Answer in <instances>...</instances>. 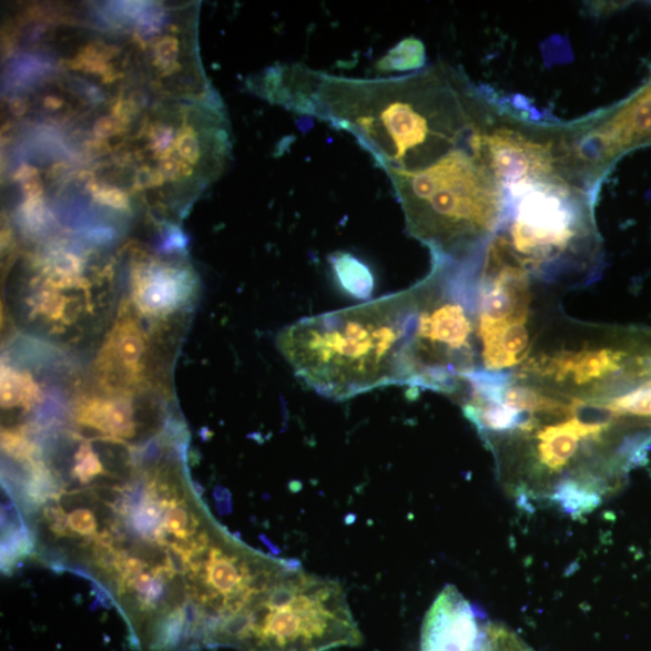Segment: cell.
Masks as SVG:
<instances>
[{
    "mask_svg": "<svg viewBox=\"0 0 651 651\" xmlns=\"http://www.w3.org/2000/svg\"><path fill=\"white\" fill-rule=\"evenodd\" d=\"M184 447L169 419L130 436L69 424L3 487L4 547L90 580L136 651L224 647L288 567L216 521Z\"/></svg>",
    "mask_w": 651,
    "mask_h": 651,
    "instance_id": "1",
    "label": "cell"
},
{
    "mask_svg": "<svg viewBox=\"0 0 651 651\" xmlns=\"http://www.w3.org/2000/svg\"><path fill=\"white\" fill-rule=\"evenodd\" d=\"M265 90L271 101L352 133L389 176L423 171L472 141L495 110L445 65L387 79L281 65L267 74Z\"/></svg>",
    "mask_w": 651,
    "mask_h": 651,
    "instance_id": "2",
    "label": "cell"
},
{
    "mask_svg": "<svg viewBox=\"0 0 651 651\" xmlns=\"http://www.w3.org/2000/svg\"><path fill=\"white\" fill-rule=\"evenodd\" d=\"M417 312V291L302 318L276 340L296 376L317 394L343 400L406 385V357Z\"/></svg>",
    "mask_w": 651,
    "mask_h": 651,
    "instance_id": "3",
    "label": "cell"
},
{
    "mask_svg": "<svg viewBox=\"0 0 651 651\" xmlns=\"http://www.w3.org/2000/svg\"><path fill=\"white\" fill-rule=\"evenodd\" d=\"M429 167L390 175L407 228L434 261L472 266L503 224L507 193L481 154V132Z\"/></svg>",
    "mask_w": 651,
    "mask_h": 651,
    "instance_id": "4",
    "label": "cell"
},
{
    "mask_svg": "<svg viewBox=\"0 0 651 651\" xmlns=\"http://www.w3.org/2000/svg\"><path fill=\"white\" fill-rule=\"evenodd\" d=\"M475 267L434 261L417 291L406 357V385L446 394L465 390L479 370Z\"/></svg>",
    "mask_w": 651,
    "mask_h": 651,
    "instance_id": "5",
    "label": "cell"
},
{
    "mask_svg": "<svg viewBox=\"0 0 651 651\" xmlns=\"http://www.w3.org/2000/svg\"><path fill=\"white\" fill-rule=\"evenodd\" d=\"M364 637L343 587L299 564L235 641L240 651H328Z\"/></svg>",
    "mask_w": 651,
    "mask_h": 651,
    "instance_id": "6",
    "label": "cell"
},
{
    "mask_svg": "<svg viewBox=\"0 0 651 651\" xmlns=\"http://www.w3.org/2000/svg\"><path fill=\"white\" fill-rule=\"evenodd\" d=\"M512 201L501 238L519 265L537 276L563 269L596 242L589 193L564 177L508 192Z\"/></svg>",
    "mask_w": 651,
    "mask_h": 651,
    "instance_id": "7",
    "label": "cell"
},
{
    "mask_svg": "<svg viewBox=\"0 0 651 651\" xmlns=\"http://www.w3.org/2000/svg\"><path fill=\"white\" fill-rule=\"evenodd\" d=\"M577 154L592 182L621 152L651 142V84L606 119L574 130Z\"/></svg>",
    "mask_w": 651,
    "mask_h": 651,
    "instance_id": "8",
    "label": "cell"
},
{
    "mask_svg": "<svg viewBox=\"0 0 651 651\" xmlns=\"http://www.w3.org/2000/svg\"><path fill=\"white\" fill-rule=\"evenodd\" d=\"M150 343L134 309L124 307L95 364L104 394L130 396L149 386Z\"/></svg>",
    "mask_w": 651,
    "mask_h": 651,
    "instance_id": "9",
    "label": "cell"
},
{
    "mask_svg": "<svg viewBox=\"0 0 651 651\" xmlns=\"http://www.w3.org/2000/svg\"><path fill=\"white\" fill-rule=\"evenodd\" d=\"M488 623L459 590L448 586L426 614L421 651H484Z\"/></svg>",
    "mask_w": 651,
    "mask_h": 651,
    "instance_id": "10",
    "label": "cell"
},
{
    "mask_svg": "<svg viewBox=\"0 0 651 651\" xmlns=\"http://www.w3.org/2000/svg\"><path fill=\"white\" fill-rule=\"evenodd\" d=\"M192 284L173 269L144 272L135 276L133 304L143 315L165 318L187 307Z\"/></svg>",
    "mask_w": 651,
    "mask_h": 651,
    "instance_id": "11",
    "label": "cell"
},
{
    "mask_svg": "<svg viewBox=\"0 0 651 651\" xmlns=\"http://www.w3.org/2000/svg\"><path fill=\"white\" fill-rule=\"evenodd\" d=\"M32 374L9 366L2 368V406L7 414L22 415L34 410L41 400ZM9 417V415H7Z\"/></svg>",
    "mask_w": 651,
    "mask_h": 651,
    "instance_id": "12",
    "label": "cell"
},
{
    "mask_svg": "<svg viewBox=\"0 0 651 651\" xmlns=\"http://www.w3.org/2000/svg\"><path fill=\"white\" fill-rule=\"evenodd\" d=\"M336 278L349 295L368 298L374 288L373 274L362 261L348 253H337L330 257Z\"/></svg>",
    "mask_w": 651,
    "mask_h": 651,
    "instance_id": "13",
    "label": "cell"
},
{
    "mask_svg": "<svg viewBox=\"0 0 651 651\" xmlns=\"http://www.w3.org/2000/svg\"><path fill=\"white\" fill-rule=\"evenodd\" d=\"M425 49L421 41L409 38L387 52L378 67L384 72H409L424 65Z\"/></svg>",
    "mask_w": 651,
    "mask_h": 651,
    "instance_id": "14",
    "label": "cell"
},
{
    "mask_svg": "<svg viewBox=\"0 0 651 651\" xmlns=\"http://www.w3.org/2000/svg\"><path fill=\"white\" fill-rule=\"evenodd\" d=\"M484 651H535L519 637L500 623H488Z\"/></svg>",
    "mask_w": 651,
    "mask_h": 651,
    "instance_id": "15",
    "label": "cell"
},
{
    "mask_svg": "<svg viewBox=\"0 0 651 651\" xmlns=\"http://www.w3.org/2000/svg\"><path fill=\"white\" fill-rule=\"evenodd\" d=\"M179 151L182 156L192 163H197L201 157L200 144L193 134H184L179 140Z\"/></svg>",
    "mask_w": 651,
    "mask_h": 651,
    "instance_id": "16",
    "label": "cell"
},
{
    "mask_svg": "<svg viewBox=\"0 0 651 651\" xmlns=\"http://www.w3.org/2000/svg\"><path fill=\"white\" fill-rule=\"evenodd\" d=\"M96 200L103 204L116 207V210H123L129 203L124 193L116 189L102 191L100 195H96Z\"/></svg>",
    "mask_w": 651,
    "mask_h": 651,
    "instance_id": "17",
    "label": "cell"
},
{
    "mask_svg": "<svg viewBox=\"0 0 651 651\" xmlns=\"http://www.w3.org/2000/svg\"><path fill=\"white\" fill-rule=\"evenodd\" d=\"M177 43L173 38L165 39L159 47V58L165 63L173 62L177 57Z\"/></svg>",
    "mask_w": 651,
    "mask_h": 651,
    "instance_id": "18",
    "label": "cell"
},
{
    "mask_svg": "<svg viewBox=\"0 0 651 651\" xmlns=\"http://www.w3.org/2000/svg\"><path fill=\"white\" fill-rule=\"evenodd\" d=\"M22 186L24 195L30 200H39L43 195L44 184L38 175L26 180Z\"/></svg>",
    "mask_w": 651,
    "mask_h": 651,
    "instance_id": "19",
    "label": "cell"
},
{
    "mask_svg": "<svg viewBox=\"0 0 651 651\" xmlns=\"http://www.w3.org/2000/svg\"><path fill=\"white\" fill-rule=\"evenodd\" d=\"M116 132V124L110 118H102L94 124V133L100 136H109Z\"/></svg>",
    "mask_w": 651,
    "mask_h": 651,
    "instance_id": "20",
    "label": "cell"
},
{
    "mask_svg": "<svg viewBox=\"0 0 651 651\" xmlns=\"http://www.w3.org/2000/svg\"><path fill=\"white\" fill-rule=\"evenodd\" d=\"M9 110L12 115L21 116L27 112V104L21 99H12L9 103Z\"/></svg>",
    "mask_w": 651,
    "mask_h": 651,
    "instance_id": "21",
    "label": "cell"
},
{
    "mask_svg": "<svg viewBox=\"0 0 651 651\" xmlns=\"http://www.w3.org/2000/svg\"><path fill=\"white\" fill-rule=\"evenodd\" d=\"M179 167L180 163H177L173 159L165 160L162 162V173L170 177H173L179 173Z\"/></svg>",
    "mask_w": 651,
    "mask_h": 651,
    "instance_id": "22",
    "label": "cell"
},
{
    "mask_svg": "<svg viewBox=\"0 0 651 651\" xmlns=\"http://www.w3.org/2000/svg\"><path fill=\"white\" fill-rule=\"evenodd\" d=\"M38 172L35 169L30 167V165H23V167H21L18 173L16 174V179L17 180H23V182H26V180H29L33 176H37Z\"/></svg>",
    "mask_w": 651,
    "mask_h": 651,
    "instance_id": "23",
    "label": "cell"
},
{
    "mask_svg": "<svg viewBox=\"0 0 651 651\" xmlns=\"http://www.w3.org/2000/svg\"><path fill=\"white\" fill-rule=\"evenodd\" d=\"M136 182L142 187L151 186V182H152L151 171L144 169V170H141L140 172H138V174H136Z\"/></svg>",
    "mask_w": 651,
    "mask_h": 651,
    "instance_id": "24",
    "label": "cell"
},
{
    "mask_svg": "<svg viewBox=\"0 0 651 651\" xmlns=\"http://www.w3.org/2000/svg\"><path fill=\"white\" fill-rule=\"evenodd\" d=\"M62 104L63 101L57 99V96H48V99L44 100V105L49 109H59Z\"/></svg>",
    "mask_w": 651,
    "mask_h": 651,
    "instance_id": "25",
    "label": "cell"
}]
</instances>
